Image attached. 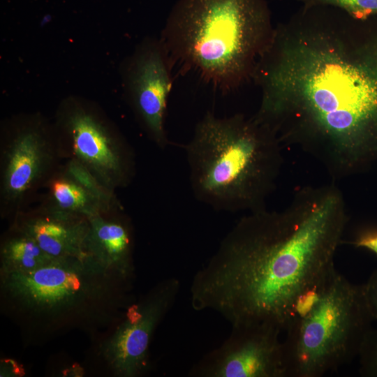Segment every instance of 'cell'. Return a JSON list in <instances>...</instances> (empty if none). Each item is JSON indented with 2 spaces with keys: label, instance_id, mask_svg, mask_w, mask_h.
<instances>
[{
  "label": "cell",
  "instance_id": "1",
  "mask_svg": "<svg viewBox=\"0 0 377 377\" xmlns=\"http://www.w3.org/2000/svg\"><path fill=\"white\" fill-rule=\"evenodd\" d=\"M252 79L255 119L334 179L377 164V16L303 7L274 27Z\"/></svg>",
  "mask_w": 377,
  "mask_h": 377
},
{
  "label": "cell",
  "instance_id": "2",
  "mask_svg": "<svg viewBox=\"0 0 377 377\" xmlns=\"http://www.w3.org/2000/svg\"><path fill=\"white\" fill-rule=\"evenodd\" d=\"M348 220L333 184L300 188L281 210L249 212L193 276V309L286 332L335 269Z\"/></svg>",
  "mask_w": 377,
  "mask_h": 377
},
{
  "label": "cell",
  "instance_id": "3",
  "mask_svg": "<svg viewBox=\"0 0 377 377\" xmlns=\"http://www.w3.org/2000/svg\"><path fill=\"white\" fill-rule=\"evenodd\" d=\"M133 279L89 255L56 258L26 273L0 275L1 307L31 341L73 330L114 327L135 300Z\"/></svg>",
  "mask_w": 377,
  "mask_h": 377
},
{
  "label": "cell",
  "instance_id": "4",
  "mask_svg": "<svg viewBox=\"0 0 377 377\" xmlns=\"http://www.w3.org/2000/svg\"><path fill=\"white\" fill-rule=\"evenodd\" d=\"M282 147L253 116L207 112L185 147L195 197L218 211L265 209L282 168Z\"/></svg>",
  "mask_w": 377,
  "mask_h": 377
},
{
  "label": "cell",
  "instance_id": "5",
  "mask_svg": "<svg viewBox=\"0 0 377 377\" xmlns=\"http://www.w3.org/2000/svg\"><path fill=\"white\" fill-rule=\"evenodd\" d=\"M274 29L265 0H178L161 40L172 64L225 92L252 79Z\"/></svg>",
  "mask_w": 377,
  "mask_h": 377
},
{
  "label": "cell",
  "instance_id": "6",
  "mask_svg": "<svg viewBox=\"0 0 377 377\" xmlns=\"http://www.w3.org/2000/svg\"><path fill=\"white\" fill-rule=\"evenodd\" d=\"M374 321L362 285L336 269L283 341L286 377H320L358 357Z\"/></svg>",
  "mask_w": 377,
  "mask_h": 377
},
{
  "label": "cell",
  "instance_id": "7",
  "mask_svg": "<svg viewBox=\"0 0 377 377\" xmlns=\"http://www.w3.org/2000/svg\"><path fill=\"white\" fill-rule=\"evenodd\" d=\"M53 126L63 160L81 165L113 191L131 183L135 172L133 151L96 105L78 98H66Z\"/></svg>",
  "mask_w": 377,
  "mask_h": 377
},
{
  "label": "cell",
  "instance_id": "8",
  "mask_svg": "<svg viewBox=\"0 0 377 377\" xmlns=\"http://www.w3.org/2000/svg\"><path fill=\"white\" fill-rule=\"evenodd\" d=\"M53 125L38 114L9 120L0 138V215L10 221L29 208L61 165Z\"/></svg>",
  "mask_w": 377,
  "mask_h": 377
},
{
  "label": "cell",
  "instance_id": "9",
  "mask_svg": "<svg viewBox=\"0 0 377 377\" xmlns=\"http://www.w3.org/2000/svg\"><path fill=\"white\" fill-rule=\"evenodd\" d=\"M179 288V281L175 277L159 281L128 306L101 342L100 355L115 376L139 377L148 372L152 337L172 308Z\"/></svg>",
  "mask_w": 377,
  "mask_h": 377
},
{
  "label": "cell",
  "instance_id": "10",
  "mask_svg": "<svg viewBox=\"0 0 377 377\" xmlns=\"http://www.w3.org/2000/svg\"><path fill=\"white\" fill-rule=\"evenodd\" d=\"M281 331L268 324L232 325L228 337L191 369L193 377H286Z\"/></svg>",
  "mask_w": 377,
  "mask_h": 377
},
{
  "label": "cell",
  "instance_id": "11",
  "mask_svg": "<svg viewBox=\"0 0 377 377\" xmlns=\"http://www.w3.org/2000/svg\"><path fill=\"white\" fill-rule=\"evenodd\" d=\"M172 65L162 40L147 39L128 59L124 75L133 110L149 138L162 148L169 144L165 117L172 86Z\"/></svg>",
  "mask_w": 377,
  "mask_h": 377
},
{
  "label": "cell",
  "instance_id": "12",
  "mask_svg": "<svg viewBox=\"0 0 377 377\" xmlns=\"http://www.w3.org/2000/svg\"><path fill=\"white\" fill-rule=\"evenodd\" d=\"M40 205L53 211L92 218L122 208L113 191L77 163L65 161L47 182Z\"/></svg>",
  "mask_w": 377,
  "mask_h": 377
},
{
  "label": "cell",
  "instance_id": "13",
  "mask_svg": "<svg viewBox=\"0 0 377 377\" xmlns=\"http://www.w3.org/2000/svg\"><path fill=\"white\" fill-rule=\"evenodd\" d=\"M10 224L29 235L54 258L87 256V218L56 212L39 205L17 215Z\"/></svg>",
  "mask_w": 377,
  "mask_h": 377
},
{
  "label": "cell",
  "instance_id": "14",
  "mask_svg": "<svg viewBox=\"0 0 377 377\" xmlns=\"http://www.w3.org/2000/svg\"><path fill=\"white\" fill-rule=\"evenodd\" d=\"M87 253L103 269L133 279L132 226L123 207L89 219Z\"/></svg>",
  "mask_w": 377,
  "mask_h": 377
},
{
  "label": "cell",
  "instance_id": "15",
  "mask_svg": "<svg viewBox=\"0 0 377 377\" xmlns=\"http://www.w3.org/2000/svg\"><path fill=\"white\" fill-rule=\"evenodd\" d=\"M54 259L46 253L32 237L14 225L10 224L1 239L0 275L31 272Z\"/></svg>",
  "mask_w": 377,
  "mask_h": 377
},
{
  "label": "cell",
  "instance_id": "16",
  "mask_svg": "<svg viewBox=\"0 0 377 377\" xmlns=\"http://www.w3.org/2000/svg\"><path fill=\"white\" fill-rule=\"evenodd\" d=\"M303 7L327 6L357 19L377 16V0H297Z\"/></svg>",
  "mask_w": 377,
  "mask_h": 377
},
{
  "label": "cell",
  "instance_id": "17",
  "mask_svg": "<svg viewBox=\"0 0 377 377\" xmlns=\"http://www.w3.org/2000/svg\"><path fill=\"white\" fill-rule=\"evenodd\" d=\"M358 357L361 376L377 377V328H371L367 334Z\"/></svg>",
  "mask_w": 377,
  "mask_h": 377
},
{
  "label": "cell",
  "instance_id": "18",
  "mask_svg": "<svg viewBox=\"0 0 377 377\" xmlns=\"http://www.w3.org/2000/svg\"><path fill=\"white\" fill-rule=\"evenodd\" d=\"M367 304L374 320H377V269L373 272L367 281L362 284Z\"/></svg>",
  "mask_w": 377,
  "mask_h": 377
},
{
  "label": "cell",
  "instance_id": "19",
  "mask_svg": "<svg viewBox=\"0 0 377 377\" xmlns=\"http://www.w3.org/2000/svg\"><path fill=\"white\" fill-rule=\"evenodd\" d=\"M350 243L356 247L364 248L377 255V228L362 230Z\"/></svg>",
  "mask_w": 377,
  "mask_h": 377
}]
</instances>
